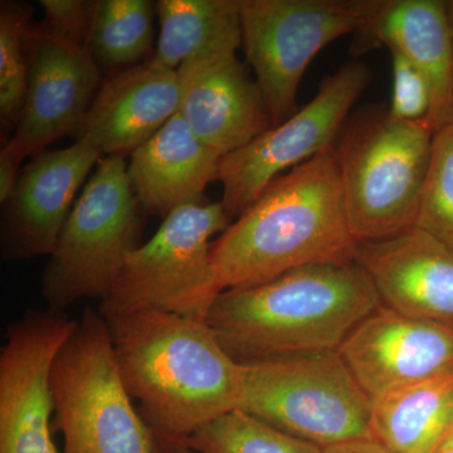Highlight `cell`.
Wrapping results in <instances>:
<instances>
[{
  "label": "cell",
  "instance_id": "obj_27",
  "mask_svg": "<svg viewBox=\"0 0 453 453\" xmlns=\"http://www.w3.org/2000/svg\"><path fill=\"white\" fill-rule=\"evenodd\" d=\"M46 23V31L73 43L85 44L88 41L95 2L85 0H41Z\"/></svg>",
  "mask_w": 453,
  "mask_h": 453
},
{
  "label": "cell",
  "instance_id": "obj_22",
  "mask_svg": "<svg viewBox=\"0 0 453 453\" xmlns=\"http://www.w3.org/2000/svg\"><path fill=\"white\" fill-rule=\"evenodd\" d=\"M154 12L150 0H98L86 41L103 67L120 68L148 56L153 44Z\"/></svg>",
  "mask_w": 453,
  "mask_h": 453
},
{
  "label": "cell",
  "instance_id": "obj_25",
  "mask_svg": "<svg viewBox=\"0 0 453 453\" xmlns=\"http://www.w3.org/2000/svg\"><path fill=\"white\" fill-rule=\"evenodd\" d=\"M414 226L434 235L453 251V122L434 134Z\"/></svg>",
  "mask_w": 453,
  "mask_h": 453
},
{
  "label": "cell",
  "instance_id": "obj_20",
  "mask_svg": "<svg viewBox=\"0 0 453 453\" xmlns=\"http://www.w3.org/2000/svg\"><path fill=\"white\" fill-rule=\"evenodd\" d=\"M452 428L453 372L372 399V438L392 453H438Z\"/></svg>",
  "mask_w": 453,
  "mask_h": 453
},
{
  "label": "cell",
  "instance_id": "obj_10",
  "mask_svg": "<svg viewBox=\"0 0 453 453\" xmlns=\"http://www.w3.org/2000/svg\"><path fill=\"white\" fill-rule=\"evenodd\" d=\"M372 80V68L365 62H347L327 74L312 100L294 115L223 157L220 203L229 219L249 210L280 175L334 148L349 113Z\"/></svg>",
  "mask_w": 453,
  "mask_h": 453
},
{
  "label": "cell",
  "instance_id": "obj_1",
  "mask_svg": "<svg viewBox=\"0 0 453 453\" xmlns=\"http://www.w3.org/2000/svg\"><path fill=\"white\" fill-rule=\"evenodd\" d=\"M104 319L127 392L155 437L186 441L238 410L241 365L207 321L162 311Z\"/></svg>",
  "mask_w": 453,
  "mask_h": 453
},
{
  "label": "cell",
  "instance_id": "obj_33",
  "mask_svg": "<svg viewBox=\"0 0 453 453\" xmlns=\"http://www.w3.org/2000/svg\"><path fill=\"white\" fill-rule=\"evenodd\" d=\"M438 453H453V449H441V451Z\"/></svg>",
  "mask_w": 453,
  "mask_h": 453
},
{
  "label": "cell",
  "instance_id": "obj_32",
  "mask_svg": "<svg viewBox=\"0 0 453 453\" xmlns=\"http://www.w3.org/2000/svg\"><path fill=\"white\" fill-rule=\"evenodd\" d=\"M447 9H449V20H451L452 33H453V0L447 2Z\"/></svg>",
  "mask_w": 453,
  "mask_h": 453
},
{
  "label": "cell",
  "instance_id": "obj_21",
  "mask_svg": "<svg viewBox=\"0 0 453 453\" xmlns=\"http://www.w3.org/2000/svg\"><path fill=\"white\" fill-rule=\"evenodd\" d=\"M160 35L149 64L177 71L204 50L242 46L238 0H159Z\"/></svg>",
  "mask_w": 453,
  "mask_h": 453
},
{
  "label": "cell",
  "instance_id": "obj_11",
  "mask_svg": "<svg viewBox=\"0 0 453 453\" xmlns=\"http://www.w3.org/2000/svg\"><path fill=\"white\" fill-rule=\"evenodd\" d=\"M79 321L62 310H29L0 353V453H61L52 438V372Z\"/></svg>",
  "mask_w": 453,
  "mask_h": 453
},
{
  "label": "cell",
  "instance_id": "obj_15",
  "mask_svg": "<svg viewBox=\"0 0 453 453\" xmlns=\"http://www.w3.org/2000/svg\"><path fill=\"white\" fill-rule=\"evenodd\" d=\"M103 157L80 140L32 157L3 204V258L27 259L53 252L77 190Z\"/></svg>",
  "mask_w": 453,
  "mask_h": 453
},
{
  "label": "cell",
  "instance_id": "obj_14",
  "mask_svg": "<svg viewBox=\"0 0 453 453\" xmlns=\"http://www.w3.org/2000/svg\"><path fill=\"white\" fill-rule=\"evenodd\" d=\"M179 113L196 138L220 157L234 153L273 127L255 79L237 50H204L177 70Z\"/></svg>",
  "mask_w": 453,
  "mask_h": 453
},
{
  "label": "cell",
  "instance_id": "obj_12",
  "mask_svg": "<svg viewBox=\"0 0 453 453\" xmlns=\"http://www.w3.org/2000/svg\"><path fill=\"white\" fill-rule=\"evenodd\" d=\"M27 49L28 88L16 134L9 140L25 157L76 133L100 88V67L85 44L31 27Z\"/></svg>",
  "mask_w": 453,
  "mask_h": 453
},
{
  "label": "cell",
  "instance_id": "obj_19",
  "mask_svg": "<svg viewBox=\"0 0 453 453\" xmlns=\"http://www.w3.org/2000/svg\"><path fill=\"white\" fill-rule=\"evenodd\" d=\"M220 160L178 112L131 154L127 175L140 208L165 219L202 203L208 186L219 180Z\"/></svg>",
  "mask_w": 453,
  "mask_h": 453
},
{
  "label": "cell",
  "instance_id": "obj_4",
  "mask_svg": "<svg viewBox=\"0 0 453 453\" xmlns=\"http://www.w3.org/2000/svg\"><path fill=\"white\" fill-rule=\"evenodd\" d=\"M434 131L387 110L354 119L335 149L351 232L359 244L380 242L416 226Z\"/></svg>",
  "mask_w": 453,
  "mask_h": 453
},
{
  "label": "cell",
  "instance_id": "obj_29",
  "mask_svg": "<svg viewBox=\"0 0 453 453\" xmlns=\"http://www.w3.org/2000/svg\"><path fill=\"white\" fill-rule=\"evenodd\" d=\"M323 453H392L372 438H359L325 447Z\"/></svg>",
  "mask_w": 453,
  "mask_h": 453
},
{
  "label": "cell",
  "instance_id": "obj_7",
  "mask_svg": "<svg viewBox=\"0 0 453 453\" xmlns=\"http://www.w3.org/2000/svg\"><path fill=\"white\" fill-rule=\"evenodd\" d=\"M127 164L104 157L74 203L42 280L50 309L105 299L127 258L140 246L142 216Z\"/></svg>",
  "mask_w": 453,
  "mask_h": 453
},
{
  "label": "cell",
  "instance_id": "obj_5",
  "mask_svg": "<svg viewBox=\"0 0 453 453\" xmlns=\"http://www.w3.org/2000/svg\"><path fill=\"white\" fill-rule=\"evenodd\" d=\"M238 410L321 449L372 438V399L338 350L241 365Z\"/></svg>",
  "mask_w": 453,
  "mask_h": 453
},
{
  "label": "cell",
  "instance_id": "obj_31",
  "mask_svg": "<svg viewBox=\"0 0 453 453\" xmlns=\"http://www.w3.org/2000/svg\"><path fill=\"white\" fill-rule=\"evenodd\" d=\"M453 449V428H452L451 434H449V438H447L445 446H443L442 449Z\"/></svg>",
  "mask_w": 453,
  "mask_h": 453
},
{
  "label": "cell",
  "instance_id": "obj_2",
  "mask_svg": "<svg viewBox=\"0 0 453 453\" xmlns=\"http://www.w3.org/2000/svg\"><path fill=\"white\" fill-rule=\"evenodd\" d=\"M335 149L280 175L211 246L220 291L295 270L356 261Z\"/></svg>",
  "mask_w": 453,
  "mask_h": 453
},
{
  "label": "cell",
  "instance_id": "obj_13",
  "mask_svg": "<svg viewBox=\"0 0 453 453\" xmlns=\"http://www.w3.org/2000/svg\"><path fill=\"white\" fill-rule=\"evenodd\" d=\"M359 386L374 399L453 372V329L411 318L383 303L338 349Z\"/></svg>",
  "mask_w": 453,
  "mask_h": 453
},
{
  "label": "cell",
  "instance_id": "obj_28",
  "mask_svg": "<svg viewBox=\"0 0 453 453\" xmlns=\"http://www.w3.org/2000/svg\"><path fill=\"white\" fill-rule=\"evenodd\" d=\"M25 155L20 153L16 146L7 142L0 151V202L4 204L13 192L18 179H19L20 163Z\"/></svg>",
  "mask_w": 453,
  "mask_h": 453
},
{
  "label": "cell",
  "instance_id": "obj_26",
  "mask_svg": "<svg viewBox=\"0 0 453 453\" xmlns=\"http://www.w3.org/2000/svg\"><path fill=\"white\" fill-rule=\"evenodd\" d=\"M392 56L393 94L389 115L401 121L426 122L431 110V91L423 74L396 52Z\"/></svg>",
  "mask_w": 453,
  "mask_h": 453
},
{
  "label": "cell",
  "instance_id": "obj_30",
  "mask_svg": "<svg viewBox=\"0 0 453 453\" xmlns=\"http://www.w3.org/2000/svg\"><path fill=\"white\" fill-rule=\"evenodd\" d=\"M155 453H195L183 441H166L155 437Z\"/></svg>",
  "mask_w": 453,
  "mask_h": 453
},
{
  "label": "cell",
  "instance_id": "obj_3",
  "mask_svg": "<svg viewBox=\"0 0 453 453\" xmlns=\"http://www.w3.org/2000/svg\"><path fill=\"white\" fill-rule=\"evenodd\" d=\"M381 301L357 261L311 265L250 288H228L205 316L240 365L338 350Z\"/></svg>",
  "mask_w": 453,
  "mask_h": 453
},
{
  "label": "cell",
  "instance_id": "obj_16",
  "mask_svg": "<svg viewBox=\"0 0 453 453\" xmlns=\"http://www.w3.org/2000/svg\"><path fill=\"white\" fill-rule=\"evenodd\" d=\"M356 261L384 306L453 329V251L445 243L413 226L359 244Z\"/></svg>",
  "mask_w": 453,
  "mask_h": 453
},
{
  "label": "cell",
  "instance_id": "obj_17",
  "mask_svg": "<svg viewBox=\"0 0 453 453\" xmlns=\"http://www.w3.org/2000/svg\"><path fill=\"white\" fill-rule=\"evenodd\" d=\"M359 53L386 47L423 74L431 91L426 125L437 133L453 122V33L447 2L378 0L365 28L354 35Z\"/></svg>",
  "mask_w": 453,
  "mask_h": 453
},
{
  "label": "cell",
  "instance_id": "obj_23",
  "mask_svg": "<svg viewBox=\"0 0 453 453\" xmlns=\"http://www.w3.org/2000/svg\"><path fill=\"white\" fill-rule=\"evenodd\" d=\"M195 453H323L241 410L223 414L183 441Z\"/></svg>",
  "mask_w": 453,
  "mask_h": 453
},
{
  "label": "cell",
  "instance_id": "obj_8",
  "mask_svg": "<svg viewBox=\"0 0 453 453\" xmlns=\"http://www.w3.org/2000/svg\"><path fill=\"white\" fill-rule=\"evenodd\" d=\"M231 220L220 202L173 211L130 253L98 312L107 318L162 311L205 320L222 292L211 262L213 237Z\"/></svg>",
  "mask_w": 453,
  "mask_h": 453
},
{
  "label": "cell",
  "instance_id": "obj_9",
  "mask_svg": "<svg viewBox=\"0 0 453 453\" xmlns=\"http://www.w3.org/2000/svg\"><path fill=\"white\" fill-rule=\"evenodd\" d=\"M242 46L273 127L297 111L301 80L320 50L365 28L378 0H238Z\"/></svg>",
  "mask_w": 453,
  "mask_h": 453
},
{
  "label": "cell",
  "instance_id": "obj_6",
  "mask_svg": "<svg viewBox=\"0 0 453 453\" xmlns=\"http://www.w3.org/2000/svg\"><path fill=\"white\" fill-rule=\"evenodd\" d=\"M62 453H155V436L125 386L104 316L86 309L52 372Z\"/></svg>",
  "mask_w": 453,
  "mask_h": 453
},
{
  "label": "cell",
  "instance_id": "obj_18",
  "mask_svg": "<svg viewBox=\"0 0 453 453\" xmlns=\"http://www.w3.org/2000/svg\"><path fill=\"white\" fill-rule=\"evenodd\" d=\"M177 71L148 61L109 77L98 88L76 140L88 142L103 157L133 154L179 112Z\"/></svg>",
  "mask_w": 453,
  "mask_h": 453
},
{
  "label": "cell",
  "instance_id": "obj_24",
  "mask_svg": "<svg viewBox=\"0 0 453 453\" xmlns=\"http://www.w3.org/2000/svg\"><path fill=\"white\" fill-rule=\"evenodd\" d=\"M29 16L25 5L2 2L0 7V118L16 127L28 88Z\"/></svg>",
  "mask_w": 453,
  "mask_h": 453
}]
</instances>
